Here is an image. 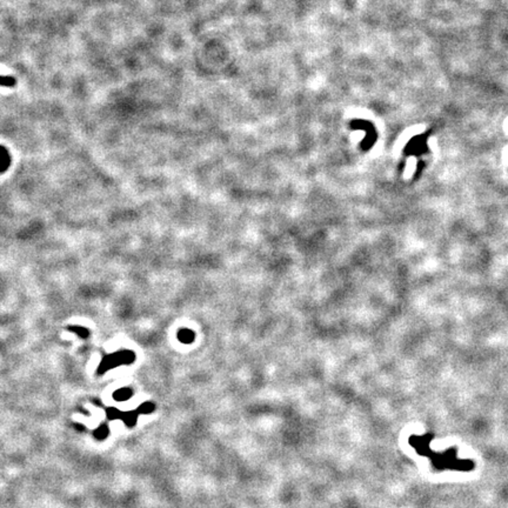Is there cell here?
Here are the masks:
<instances>
[{
	"label": "cell",
	"mask_w": 508,
	"mask_h": 508,
	"mask_svg": "<svg viewBox=\"0 0 508 508\" xmlns=\"http://www.w3.org/2000/svg\"><path fill=\"white\" fill-rule=\"evenodd\" d=\"M133 357V353L129 352V350H120V352L105 357L99 366V373H105L109 368L118 366L119 364H130L131 361L134 360Z\"/></svg>",
	"instance_id": "cell-1"
},
{
	"label": "cell",
	"mask_w": 508,
	"mask_h": 508,
	"mask_svg": "<svg viewBox=\"0 0 508 508\" xmlns=\"http://www.w3.org/2000/svg\"><path fill=\"white\" fill-rule=\"evenodd\" d=\"M11 165V154L6 147L0 146V173H4Z\"/></svg>",
	"instance_id": "cell-2"
},
{
	"label": "cell",
	"mask_w": 508,
	"mask_h": 508,
	"mask_svg": "<svg viewBox=\"0 0 508 508\" xmlns=\"http://www.w3.org/2000/svg\"><path fill=\"white\" fill-rule=\"evenodd\" d=\"M132 397H133V390L131 388H127V387L115 390L114 394H113V398H114L116 401H126Z\"/></svg>",
	"instance_id": "cell-3"
},
{
	"label": "cell",
	"mask_w": 508,
	"mask_h": 508,
	"mask_svg": "<svg viewBox=\"0 0 508 508\" xmlns=\"http://www.w3.org/2000/svg\"><path fill=\"white\" fill-rule=\"evenodd\" d=\"M138 415L139 414H138L137 411H134V412H126V413H123L122 420H123L124 422L126 423V426L133 427L134 425H136V422H137Z\"/></svg>",
	"instance_id": "cell-4"
},
{
	"label": "cell",
	"mask_w": 508,
	"mask_h": 508,
	"mask_svg": "<svg viewBox=\"0 0 508 508\" xmlns=\"http://www.w3.org/2000/svg\"><path fill=\"white\" fill-rule=\"evenodd\" d=\"M67 331L73 332V333H75L76 335H78V337H80L82 339H86L90 335L89 328H85V327H82V326H68Z\"/></svg>",
	"instance_id": "cell-5"
},
{
	"label": "cell",
	"mask_w": 508,
	"mask_h": 508,
	"mask_svg": "<svg viewBox=\"0 0 508 508\" xmlns=\"http://www.w3.org/2000/svg\"><path fill=\"white\" fill-rule=\"evenodd\" d=\"M108 433H109V431H108L107 425H104V423H102V425H100L96 431H94L93 436L98 440H104V439H106V438H107Z\"/></svg>",
	"instance_id": "cell-6"
},
{
	"label": "cell",
	"mask_w": 508,
	"mask_h": 508,
	"mask_svg": "<svg viewBox=\"0 0 508 508\" xmlns=\"http://www.w3.org/2000/svg\"><path fill=\"white\" fill-rule=\"evenodd\" d=\"M154 411H155V405L153 403H148V401L140 405V406L137 408L138 414H151V413Z\"/></svg>",
	"instance_id": "cell-7"
},
{
	"label": "cell",
	"mask_w": 508,
	"mask_h": 508,
	"mask_svg": "<svg viewBox=\"0 0 508 508\" xmlns=\"http://www.w3.org/2000/svg\"><path fill=\"white\" fill-rule=\"evenodd\" d=\"M17 80L11 75H0V86L4 87H14Z\"/></svg>",
	"instance_id": "cell-8"
},
{
	"label": "cell",
	"mask_w": 508,
	"mask_h": 508,
	"mask_svg": "<svg viewBox=\"0 0 508 508\" xmlns=\"http://www.w3.org/2000/svg\"><path fill=\"white\" fill-rule=\"evenodd\" d=\"M106 414H107V418L109 420H116V419H122L123 418V413L118 411L116 408H108L107 411H106Z\"/></svg>",
	"instance_id": "cell-9"
}]
</instances>
